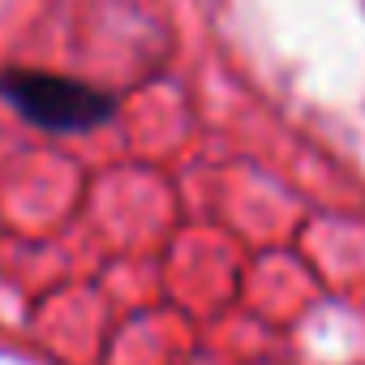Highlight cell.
<instances>
[{
  "label": "cell",
  "mask_w": 365,
  "mask_h": 365,
  "mask_svg": "<svg viewBox=\"0 0 365 365\" xmlns=\"http://www.w3.org/2000/svg\"><path fill=\"white\" fill-rule=\"evenodd\" d=\"M0 91L5 99L31 116L43 129L56 133H78V129H95L112 116V99L91 91L86 82L73 78H52V73H31V69H14L0 78Z\"/></svg>",
  "instance_id": "1"
}]
</instances>
